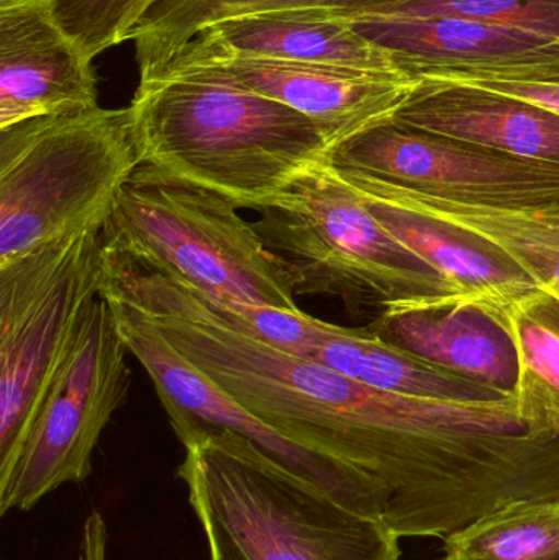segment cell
Listing matches in <instances>:
<instances>
[{"instance_id":"cell-5","label":"cell","mask_w":559,"mask_h":560,"mask_svg":"<svg viewBox=\"0 0 559 560\" xmlns=\"http://www.w3.org/2000/svg\"><path fill=\"white\" fill-rule=\"evenodd\" d=\"M261 213L256 230L284 262L295 295L337 296L353 313L456 295L435 269L374 219L330 161L292 184Z\"/></svg>"},{"instance_id":"cell-19","label":"cell","mask_w":559,"mask_h":560,"mask_svg":"<svg viewBox=\"0 0 559 560\" xmlns=\"http://www.w3.org/2000/svg\"><path fill=\"white\" fill-rule=\"evenodd\" d=\"M410 0H160L133 35L140 79L160 72L203 28L266 12H302L317 19L351 20L377 15Z\"/></svg>"},{"instance_id":"cell-23","label":"cell","mask_w":559,"mask_h":560,"mask_svg":"<svg viewBox=\"0 0 559 560\" xmlns=\"http://www.w3.org/2000/svg\"><path fill=\"white\" fill-rule=\"evenodd\" d=\"M160 0H46L53 20L75 46L94 59L127 42Z\"/></svg>"},{"instance_id":"cell-16","label":"cell","mask_w":559,"mask_h":560,"mask_svg":"<svg viewBox=\"0 0 559 560\" xmlns=\"http://www.w3.org/2000/svg\"><path fill=\"white\" fill-rule=\"evenodd\" d=\"M357 196L394 238L452 285L459 300L491 308L537 289V280L481 236L432 217Z\"/></svg>"},{"instance_id":"cell-14","label":"cell","mask_w":559,"mask_h":560,"mask_svg":"<svg viewBox=\"0 0 559 560\" xmlns=\"http://www.w3.org/2000/svg\"><path fill=\"white\" fill-rule=\"evenodd\" d=\"M213 56L311 62L409 78L389 51L350 23L302 12L252 13L223 20L203 28L174 58Z\"/></svg>"},{"instance_id":"cell-3","label":"cell","mask_w":559,"mask_h":560,"mask_svg":"<svg viewBox=\"0 0 559 560\" xmlns=\"http://www.w3.org/2000/svg\"><path fill=\"white\" fill-rule=\"evenodd\" d=\"M104 242L223 312H302L284 262L232 200L151 167H138L121 190Z\"/></svg>"},{"instance_id":"cell-13","label":"cell","mask_w":559,"mask_h":560,"mask_svg":"<svg viewBox=\"0 0 559 560\" xmlns=\"http://www.w3.org/2000/svg\"><path fill=\"white\" fill-rule=\"evenodd\" d=\"M373 335L406 354L512 397L517 355L508 331L481 306L449 296L384 305Z\"/></svg>"},{"instance_id":"cell-2","label":"cell","mask_w":559,"mask_h":560,"mask_svg":"<svg viewBox=\"0 0 559 560\" xmlns=\"http://www.w3.org/2000/svg\"><path fill=\"white\" fill-rule=\"evenodd\" d=\"M177 477L212 560H400V538L276 463L252 440L213 431Z\"/></svg>"},{"instance_id":"cell-8","label":"cell","mask_w":559,"mask_h":560,"mask_svg":"<svg viewBox=\"0 0 559 560\" xmlns=\"http://www.w3.org/2000/svg\"><path fill=\"white\" fill-rule=\"evenodd\" d=\"M337 170L465 206L527 209L559 203V166L387 121L331 153Z\"/></svg>"},{"instance_id":"cell-21","label":"cell","mask_w":559,"mask_h":560,"mask_svg":"<svg viewBox=\"0 0 559 560\" xmlns=\"http://www.w3.org/2000/svg\"><path fill=\"white\" fill-rule=\"evenodd\" d=\"M445 560H559V495L502 506L443 539Z\"/></svg>"},{"instance_id":"cell-18","label":"cell","mask_w":559,"mask_h":560,"mask_svg":"<svg viewBox=\"0 0 559 560\" xmlns=\"http://www.w3.org/2000/svg\"><path fill=\"white\" fill-rule=\"evenodd\" d=\"M308 359L377 390L450 401L504 398L485 385L406 354L368 328H343L318 319Z\"/></svg>"},{"instance_id":"cell-6","label":"cell","mask_w":559,"mask_h":560,"mask_svg":"<svg viewBox=\"0 0 559 560\" xmlns=\"http://www.w3.org/2000/svg\"><path fill=\"white\" fill-rule=\"evenodd\" d=\"M104 279V229L46 243L0 266V489L74 351Z\"/></svg>"},{"instance_id":"cell-10","label":"cell","mask_w":559,"mask_h":560,"mask_svg":"<svg viewBox=\"0 0 559 560\" xmlns=\"http://www.w3.org/2000/svg\"><path fill=\"white\" fill-rule=\"evenodd\" d=\"M163 71L199 72L294 108L318 128L330 156L341 144L393 121L419 85L417 79L334 66L229 56L174 58Z\"/></svg>"},{"instance_id":"cell-12","label":"cell","mask_w":559,"mask_h":560,"mask_svg":"<svg viewBox=\"0 0 559 560\" xmlns=\"http://www.w3.org/2000/svg\"><path fill=\"white\" fill-rule=\"evenodd\" d=\"M95 107L92 59L59 28L46 0L0 7V130Z\"/></svg>"},{"instance_id":"cell-4","label":"cell","mask_w":559,"mask_h":560,"mask_svg":"<svg viewBox=\"0 0 559 560\" xmlns=\"http://www.w3.org/2000/svg\"><path fill=\"white\" fill-rule=\"evenodd\" d=\"M140 166L128 107L0 130V266L72 233L104 229Z\"/></svg>"},{"instance_id":"cell-17","label":"cell","mask_w":559,"mask_h":560,"mask_svg":"<svg viewBox=\"0 0 559 560\" xmlns=\"http://www.w3.org/2000/svg\"><path fill=\"white\" fill-rule=\"evenodd\" d=\"M334 170L360 196L432 217L481 236L511 256L538 285L550 287L559 293V203L527 209L465 206L423 196L376 177Z\"/></svg>"},{"instance_id":"cell-11","label":"cell","mask_w":559,"mask_h":560,"mask_svg":"<svg viewBox=\"0 0 559 560\" xmlns=\"http://www.w3.org/2000/svg\"><path fill=\"white\" fill-rule=\"evenodd\" d=\"M348 23L417 81L559 84V39L550 36L459 19L361 16Z\"/></svg>"},{"instance_id":"cell-20","label":"cell","mask_w":559,"mask_h":560,"mask_svg":"<svg viewBox=\"0 0 559 560\" xmlns=\"http://www.w3.org/2000/svg\"><path fill=\"white\" fill-rule=\"evenodd\" d=\"M508 331L517 355L519 418L541 436L559 438V293L547 285L482 308Z\"/></svg>"},{"instance_id":"cell-7","label":"cell","mask_w":559,"mask_h":560,"mask_svg":"<svg viewBox=\"0 0 559 560\" xmlns=\"http://www.w3.org/2000/svg\"><path fill=\"white\" fill-rule=\"evenodd\" d=\"M128 352L114 308L101 292L0 489V515L28 512L59 487L89 479L98 440L130 390Z\"/></svg>"},{"instance_id":"cell-1","label":"cell","mask_w":559,"mask_h":560,"mask_svg":"<svg viewBox=\"0 0 559 560\" xmlns=\"http://www.w3.org/2000/svg\"><path fill=\"white\" fill-rule=\"evenodd\" d=\"M141 166L261 212L330 161L294 108L190 71L140 79L130 107Z\"/></svg>"},{"instance_id":"cell-26","label":"cell","mask_w":559,"mask_h":560,"mask_svg":"<svg viewBox=\"0 0 559 560\" xmlns=\"http://www.w3.org/2000/svg\"><path fill=\"white\" fill-rule=\"evenodd\" d=\"M443 560H445V559H443Z\"/></svg>"},{"instance_id":"cell-25","label":"cell","mask_w":559,"mask_h":560,"mask_svg":"<svg viewBox=\"0 0 559 560\" xmlns=\"http://www.w3.org/2000/svg\"><path fill=\"white\" fill-rule=\"evenodd\" d=\"M35 2V0H0V7L16 5V3Z\"/></svg>"},{"instance_id":"cell-9","label":"cell","mask_w":559,"mask_h":560,"mask_svg":"<svg viewBox=\"0 0 559 560\" xmlns=\"http://www.w3.org/2000/svg\"><path fill=\"white\" fill-rule=\"evenodd\" d=\"M102 295L110 302L128 351L150 375L171 428L184 447L213 431H233L252 440L276 463L348 509L380 520L376 502L360 477L259 420L180 354L147 316L115 296Z\"/></svg>"},{"instance_id":"cell-22","label":"cell","mask_w":559,"mask_h":560,"mask_svg":"<svg viewBox=\"0 0 559 560\" xmlns=\"http://www.w3.org/2000/svg\"><path fill=\"white\" fill-rule=\"evenodd\" d=\"M370 16L471 20L559 39V0H410Z\"/></svg>"},{"instance_id":"cell-15","label":"cell","mask_w":559,"mask_h":560,"mask_svg":"<svg viewBox=\"0 0 559 560\" xmlns=\"http://www.w3.org/2000/svg\"><path fill=\"white\" fill-rule=\"evenodd\" d=\"M394 121L414 130L559 166V115L498 92L419 81Z\"/></svg>"},{"instance_id":"cell-24","label":"cell","mask_w":559,"mask_h":560,"mask_svg":"<svg viewBox=\"0 0 559 560\" xmlns=\"http://www.w3.org/2000/svg\"><path fill=\"white\" fill-rule=\"evenodd\" d=\"M79 560H107V525L101 513L92 512L84 523Z\"/></svg>"}]
</instances>
